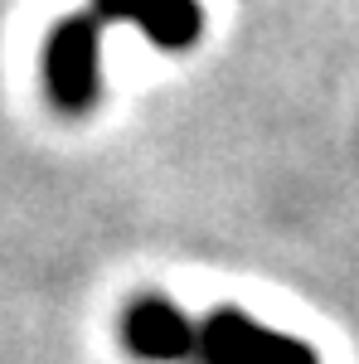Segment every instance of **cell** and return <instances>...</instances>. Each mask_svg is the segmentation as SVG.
Returning a JSON list of instances; mask_svg holds the SVG:
<instances>
[{
    "label": "cell",
    "mask_w": 359,
    "mask_h": 364,
    "mask_svg": "<svg viewBox=\"0 0 359 364\" xmlns=\"http://www.w3.org/2000/svg\"><path fill=\"white\" fill-rule=\"evenodd\" d=\"M156 5H161V0H97V10H102L107 20H146Z\"/></svg>",
    "instance_id": "5"
},
{
    "label": "cell",
    "mask_w": 359,
    "mask_h": 364,
    "mask_svg": "<svg viewBox=\"0 0 359 364\" xmlns=\"http://www.w3.org/2000/svg\"><path fill=\"white\" fill-rule=\"evenodd\" d=\"M199 360L204 364H321L301 340L262 331L238 311H219L199 331Z\"/></svg>",
    "instance_id": "1"
},
{
    "label": "cell",
    "mask_w": 359,
    "mask_h": 364,
    "mask_svg": "<svg viewBox=\"0 0 359 364\" xmlns=\"http://www.w3.org/2000/svg\"><path fill=\"white\" fill-rule=\"evenodd\" d=\"M44 68H49V92L58 97V107L83 112L97 92V29H92V20H63L49 34Z\"/></svg>",
    "instance_id": "2"
},
{
    "label": "cell",
    "mask_w": 359,
    "mask_h": 364,
    "mask_svg": "<svg viewBox=\"0 0 359 364\" xmlns=\"http://www.w3.org/2000/svg\"><path fill=\"white\" fill-rule=\"evenodd\" d=\"M122 326H127L132 355H141V360H190L194 350H199V331L170 301H161V296L136 301Z\"/></svg>",
    "instance_id": "3"
},
{
    "label": "cell",
    "mask_w": 359,
    "mask_h": 364,
    "mask_svg": "<svg viewBox=\"0 0 359 364\" xmlns=\"http://www.w3.org/2000/svg\"><path fill=\"white\" fill-rule=\"evenodd\" d=\"M199 25H204V15H199L194 0H161V5L141 20V29H146L161 49H185V44H194V39H199Z\"/></svg>",
    "instance_id": "4"
}]
</instances>
